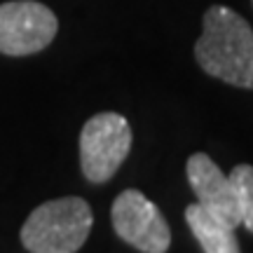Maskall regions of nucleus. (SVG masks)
I'll use <instances>...</instances> for the list:
<instances>
[{
	"label": "nucleus",
	"instance_id": "1",
	"mask_svg": "<svg viewBox=\"0 0 253 253\" xmlns=\"http://www.w3.org/2000/svg\"><path fill=\"white\" fill-rule=\"evenodd\" d=\"M202 36L195 42L199 68L239 89H253V28L239 12L211 5L202 19Z\"/></svg>",
	"mask_w": 253,
	"mask_h": 253
},
{
	"label": "nucleus",
	"instance_id": "2",
	"mask_svg": "<svg viewBox=\"0 0 253 253\" xmlns=\"http://www.w3.org/2000/svg\"><path fill=\"white\" fill-rule=\"evenodd\" d=\"M94 225L82 197H59L31 211L21 227V244L31 253H78Z\"/></svg>",
	"mask_w": 253,
	"mask_h": 253
},
{
	"label": "nucleus",
	"instance_id": "3",
	"mask_svg": "<svg viewBox=\"0 0 253 253\" xmlns=\"http://www.w3.org/2000/svg\"><path fill=\"white\" fill-rule=\"evenodd\" d=\"M131 126L118 113H99L80 131V169L89 183H108L131 150Z\"/></svg>",
	"mask_w": 253,
	"mask_h": 253
},
{
	"label": "nucleus",
	"instance_id": "4",
	"mask_svg": "<svg viewBox=\"0 0 253 253\" xmlns=\"http://www.w3.org/2000/svg\"><path fill=\"white\" fill-rule=\"evenodd\" d=\"M110 223L125 244L141 253H167L171 246L167 218L141 190L129 188L120 192L110 207Z\"/></svg>",
	"mask_w": 253,
	"mask_h": 253
},
{
	"label": "nucleus",
	"instance_id": "5",
	"mask_svg": "<svg viewBox=\"0 0 253 253\" xmlns=\"http://www.w3.org/2000/svg\"><path fill=\"white\" fill-rule=\"evenodd\" d=\"M59 31L52 9L36 0H12L0 5V54L28 56L42 52Z\"/></svg>",
	"mask_w": 253,
	"mask_h": 253
},
{
	"label": "nucleus",
	"instance_id": "6",
	"mask_svg": "<svg viewBox=\"0 0 253 253\" xmlns=\"http://www.w3.org/2000/svg\"><path fill=\"white\" fill-rule=\"evenodd\" d=\"M185 173H188V183L197 197L199 207H204L209 213H213L235 230L237 225H242L232 181H230V176L220 171V167L207 153L190 155L188 164H185Z\"/></svg>",
	"mask_w": 253,
	"mask_h": 253
},
{
	"label": "nucleus",
	"instance_id": "7",
	"mask_svg": "<svg viewBox=\"0 0 253 253\" xmlns=\"http://www.w3.org/2000/svg\"><path fill=\"white\" fill-rule=\"evenodd\" d=\"M185 223H188L190 232L195 235V239L202 244L204 253H242L235 227H230L220 218L209 213L197 202L185 207Z\"/></svg>",
	"mask_w": 253,
	"mask_h": 253
},
{
	"label": "nucleus",
	"instance_id": "8",
	"mask_svg": "<svg viewBox=\"0 0 253 253\" xmlns=\"http://www.w3.org/2000/svg\"><path fill=\"white\" fill-rule=\"evenodd\" d=\"M230 181L237 195L242 225L253 235V164H237L230 171Z\"/></svg>",
	"mask_w": 253,
	"mask_h": 253
}]
</instances>
